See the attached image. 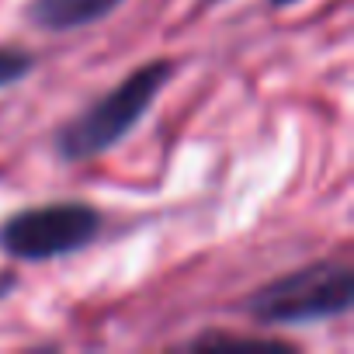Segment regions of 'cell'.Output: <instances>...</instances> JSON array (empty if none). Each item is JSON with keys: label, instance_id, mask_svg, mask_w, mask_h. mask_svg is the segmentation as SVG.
Returning <instances> with one entry per match:
<instances>
[{"label": "cell", "instance_id": "5", "mask_svg": "<svg viewBox=\"0 0 354 354\" xmlns=\"http://www.w3.org/2000/svg\"><path fill=\"white\" fill-rule=\"evenodd\" d=\"M181 347H185V351H212V354H223V351L295 354V344H292V340H278V337H268V333H226V330H205V333L185 340Z\"/></svg>", "mask_w": 354, "mask_h": 354}, {"label": "cell", "instance_id": "9", "mask_svg": "<svg viewBox=\"0 0 354 354\" xmlns=\"http://www.w3.org/2000/svg\"><path fill=\"white\" fill-rule=\"evenodd\" d=\"M198 4H205V8H212V4H223V0H198Z\"/></svg>", "mask_w": 354, "mask_h": 354}, {"label": "cell", "instance_id": "8", "mask_svg": "<svg viewBox=\"0 0 354 354\" xmlns=\"http://www.w3.org/2000/svg\"><path fill=\"white\" fill-rule=\"evenodd\" d=\"M268 8H274V11H285V8H295L299 0H264Z\"/></svg>", "mask_w": 354, "mask_h": 354}, {"label": "cell", "instance_id": "3", "mask_svg": "<svg viewBox=\"0 0 354 354\" xmlns=\"http://www.w3.org/2000/svg\"><path fill=\"white\" fill-rule=\"evenodd\" d=\"M104 212L91 202H42L11 212L0 223V250L21 264L59 261L97 243L104 233Z\"/></svg>", "mask_w": 354, "mask_h": 354}, {"label": "cell", "instance_id": "2", "mask_svg": "<svg viewBox=\"0 0 354 354\" xmlns=\"http://www.w3.org/2000/svg\"><path fill=\"white\" fill-rule=\"evenodd\" d=\"M354 306V271L347 261H313L292 268L243 299V313L261 326H306L347 316Z\"/></svg>", "mask_w": 354, "mask_h": 354}, {"label": "cell", "instance_id": "4", "mask_svg": "<svg viewBox=\"0 0 354 354\" xmlns=\"http://www.w3.org/2000/svg\"><path fill=\"white\" fill-rule=\"evenodd\" d=\"M125 0H28L25 4V21L39 32H77V28H91L108 21Z\"/></svg>", "mask_w": 354, "mask_h": 354}, {"label": "cell", "instance_id": "7", "mask_svg": "<svg viewBox=\"0 0 354 354\" xmlns=\"http://www.w3.org/2000/svg\"><path fill=\"white\" fill-rule=\"evenodd\" d=\"M21 285V274L18 271H11V268H0V302L4 299H11V292Z\"/></svg>", "mask_w": 354, "mask_h": 354}, {"label": "cell", "instance_id": "1", "mask_svg": "<svg viewBox=\"0 0 354 354\" xmlns=\"http://www.w3.org/2000/svg\"><path fill=\"white\" fill-rule=\"evenodd\" d=\"M174 73H177V63L170 56H156L129 70L111 91L94 97L84 111H77L56 129L53 153L63 163H87L115 149L122 139H129L139 129V122L149 115L156 97L170 87Z\"/></svg>", "mask_w": 354, "mask_h": 354}, {"label": "cell", "instance_id": "6", "mask_svg": "<svg viewBox=\"0 0 354 354\" xmlns=\"http://www.w3.org/2000/svg\"><path fill=\"white\" fill-rule=\"evenodd\" d=\"M39 66V56L25 46H0V91L28 80Z\"/></svg>", "mask_w": 354, "mask_h": 354}]
</instances>
